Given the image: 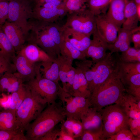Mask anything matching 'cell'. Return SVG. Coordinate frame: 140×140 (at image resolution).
<instances>
[{"label":"cell","instance_id":"6da1fadb","mask_svg":"<svg viewBox=\"0 0 140 140\" xmlns=\"http://www.w3.org/2000/svg\"><path fill=\"white\" fill-rule=\"evenodd\" d=\"M29 23L27 39L35 43L49 58L57 59L60 54V47L63 39V25L33 18Z\"/></svg>","mask_w":140,"mask_h":140},{"label":"cell","instance_id":"7a4b0ae2","mask_svg":"<svg viewBox=\"0 0 140 140\" xmlns=\"http://www.w3.org/2000/svg\"><path fill=\"white\" fill-rule=\"evenodd\" d=\"M126 92L117 68L91 94L88 99L90 107L99 111L106 106L121 103Z\"/></svg>","mask_w":140,"mask_h":140},{"label":"cell","instance_id":"3957f363","mask_svg":"<svg viewBox=\"0 0 140 140\" xmlns=\"http://www.w3.org/2000/svg\"><path fill=\"white\" fill-rule=\"evenodd\" d=\"M66 118L60 100L48 104L32 122L27 127L25 137L27 140H38L39 138Z\"/></svg>","mask_w":140,"mask_h":140},{"label":"cell","instance_id":"277c9868","mask_svg":"<svg viewBox=\"0 0 140 140\" xmlns=\"http://www.w3.org/2000/svg\"><path fill=\"white\" fill-rule=\"evenodd\" d=\"M119 57L109 52L104 59L96 62L86 59L76 63L85 76L91 94L117 69Z\"/></svg>","mask_w":140,"mask_h":140},{"label":"cell","instance_id":"5b68a950","mask_svg":"<svg viewBox=\"0 0 140 140\" xmlns=\"http://www.w3.org/2000/svg\"><path fill=\"white\" fill-rule=\"evenodd\" d=\"M25 84L26 86V96L16 112L18 128L23 131L25 130L30 122L37 117L48 104Z\"/></svg>","mask_w":140,"mask_h":140},{"label":"cell","instance_id":"8992f818","mask_svg":"<svg viewBox=\"0 0 140 140\" xmlns=\"http://www.w3.org/2000/svg\"><path fill=\"white\" fill-rule=\"evenodd\" d=\"M99 111L101 115L103 131L106 140L122 130L129 129V117L119 104L111 105Z\"/></svg>","mask_w":140,"mask_h":140},{"label":"cell","instance_id":"52a82bcc","mask_svg":"<svg viewBox=\"0 0 140 140\" xmlns=\"http://www.w3.org/2000/svg\"><path fill=\"white\" fill-rule=\"evenodd\" d=\"M7 20L16 24L28 37L29 21L33 17L32 6L30 0H12L9 2Z\"/></svg>","mask_w":140,"mask_h":140},{"label":"cell","instance_id":"ba28073f","mask_svg":"<svg viewBox=\"0 0 140 140\" xmlns=\"http://www.w3.org/2000/svg\"><path fill=\"white\" fill-rule=\"evenodd\" d=\"M58 96L62 103L66 118L81 121L83 115L91 106L87 98L73 96L64 91L60 86Z\"/></svg>","mask_w":140,"mask_h":140},{"label":"cell","instance_id":"9c48e42d","mask_svg":"<svg viewBox=\"0 0 140 140\" xmlns=\"http://www.w3.org/2000/svg\"><path fill=\"white\" fill-rule=\"evenodd\" d=\"M35 77L24 83L35 93L46 101L47 104L55 101L58 97L60 85L58 83L43 77L37 65Z\"/></svg>","mask_w":140,"mask_h":140},{"label":"cell","instance_id":"30bf717a","mask_svg":"<svg viewBox=\"0 0 140 140\" xmlns=\"http://www.w3.org/2000/svg\"><path fill=\"white\" fill-rule=\"evenodd\" d=\"M64 27L91 36L96 29L95 16L87 8L68 14Z\"/></svg>","mask_w":140,"mask_h":140},{"label":"cell","instance_id":"8fae6325","mask_svg":"<svg viewBox=\"0 0 140 140\" xmlns=\"http://www.w3.org/2000/svg\"><path fill=\"white\" fill-rule=\"evenodd\" d=\"M57 59L59 65V80L62 83V89L72 95L75 70L72 65L73 60L60 54L58 55Z\"/></svg>","mask_w":140,"mask_h":140},{"label":"cell","instance_id":"7c38bea8","mask_svg":"<svg viewBox=\"0 0 140 140\" xmlns=\"http://www.w3.org/2000/svg\"><path fill=\"white\" fill-rule=\"evenodd\" d=\"M95 18L98 34L108 44H113L117 38L119 29L106 13L95 16Z\"/></svg>","mask_w":140,"mask_h":140},{"label":"cell","instance_id":"4fadbf2b","mask_svg":"<svg viewBox=\"0 0 140 140\" xmlns=\"http://www.w3.org/2000/svg\"><path fill=\"white\" fill-rule=\"evenodd\" d=\"M1 28L13 47L16 53L19 52L27 41V37L22 29L13 22L6 20Z\"/></svg>","mask_w":140,"mask_h":140},{"label":"cell","instance_id":"5bb4252c","mask_svg":"<svg viewBox=\"0 0 140 140\" xmlns=\"http://www.w3.org/2000/svg\"><path fill=\"white\" fill-rule=\"evenodd\" d=\"M92 35L93 39L85 55L86 57L91 58L93 62H96L106 56L108 44L99 35L96 29Z\"/></svg>","mask_w":140,"mask_h":140},{"label":"cell","instance_id":"9a60e30c","mask_svg":"<svg viewBox=\"0 0 140 140\" xmlns=\"http://www.w3.org/2000/svg\"><path fill=\"white\" fill-rule=\"evenodd\" d=\"M16 54L12 62L23 83L34 79L36 74V65L30 62L20 53Z\"/></svg>","mask_w":140,"mask_h":140},{"label":"cell","instance_id":"2e32d148","mask_svg":"<svg viewBox=\"0 0 140 140\" xmlns=\"http://www.w3.org/2000/svg\"><path fill=\"white\" fill-rule=\"evenodd\" d=\"M32 10L33 18L51 23H59L60 21L68 14L63 3L57 7L37 8L32 9Z\"/></svg>","mask_w":140,"mask_h":140},{"label":"cell","instance_id":"e0dca14e","mask_svg":"<svg viewBox=\"0 0 140 140\" xmlns=\"http://www.w3.org/2000/svg\"><path fill=\"white\" fill-rule=\"evenodd\" d=\"M63 26L64 38L85 55L90 43V36L72 29Z\"/></svg>","mask_w":140,"mask_h":140},{"label":"cell","instance_id":"ac0fdd59","mask_svg":"<svg viewBox=\"0 0 140 140\" xmlns=\"http://www.w3.org/2000/svg\"><path fill=\"white\" fill-rule=\"evenodd\" d=\"M140 31V26L131 30L123 28L118 29V36L116 39L113 44H108V50L110 54L122 52L127 50L130 47L131 41V37L133 33Z\"/></svg>","mask_w":140,"mask_h":140},{"label":"cell","instance_id":"d6986e66","mask_svg":"<svg viewBox=\"0 0 140 140\" xmlns=\"http://www.w3.org/2000/svg\"><path fill=\"white\" fill-rule=\"evenodd\" d=\"M26 41L27 43L25 44L18 52L23 55L30 62L35 64L50 58L34 41L29 39Z\"/></svg>","mask_w":140,"mask_h":140},{"label":"cell","instance_id":"ffe728a7","mask_svg":"<svg viewBox=\"0 0 140 140\" xmlns=\"http://www.w3.org/2000/svg\"><path fill=\"white\" fill-rule=\"evenodd\" d=\"M81 121L83 130H99L103 129L101 115L94 108H89L82 116Z\"/></svg>","mask_w":140,"mask_h":140},{"label":"cell","instance_id":"44dd1931","mask_svg":"<svg viewBox=\"0 0 140 140\" xmlns=\"http://www.w3.org/2000/svg\"><path fill=\"white\" fill-rule=\"evenodd\" d=\"M127 0H112L106 14L119 29L125 20L124 10Z\"/></svg>","mask_w":140,"mask_h":140},{"label":"cell","instance_id":"7402d4cb","mask_svg":"<svg viewBox=\"0 0 140 140\" xmlns=\"http://www.w3.org/2000/svg\"><path fill=\"white\" fill-rule=\"evenodd\" d=\"M23 83L17 72H7L0 76V94L4 92L12 93L17 90Z\"/></svg>","mask_w":140,"mask_h":140},{"label":"cell","instance_id":"603a6c76","mask_svg":"<svg viewBox=\"0 0 140 140\" xmlns=\"http://www.w3.org/2000/svg\"><path fill=\"white\" fill-rule=\"evenodd\" d=\"M91 94L85 76L78 66L75 68L72 95L88 98Z\"/></svg>","mask_w":140,"mask_h":140},{"label":"cell","instance_id":"cb8c5ba5","mask_svg":"<svg viewBox=\"0 0 140 140\" xmlns=\"http://www.w3.org/2000/svg\"><path fill=\"white\" fill-rule=\"evenodd\" d=\"M37 65L40 73L43 77L58 83L59 81V67L57 59L50 58L40 62Z\"/></svg>","mask_w":140,"mask_h":140},{"label":"cell","instance_id":"d4e9b609","mask_svg":"<svg viewBox=\"0 0 140 140\" xmlns=\"http://www.w3.org/2000/svg\"><path fill=\"white\" fill-rule=\"evenodd\" d=\"M129 118H140V99L125 92L119 104Z\"/></svg>","mask_w":140,"mask_h":140},{"label":"cell","instance_id":"484cf974","mask_svg":"<svg viewBox=\"0 0 140 140\" xmlns=\"http://www.w3.org/2000/svg\"><path fill=\"white\" fill-rule=\"evenodd\" d=\"M137 6L134 0H127L124 10L125 20L122 28L131 30L137 27L139 20L136 12Z\"/></svg>","mask_w":140,"mask_h":140},{"label":"cell","instance_id":"4316f807","mask_svg":"<svg viewBox=\"0 0 140 140\" xmlns=\"http://www.w3.org/2000/svg\"><path fill=\"white\" fill-rule=\"evenodd\" d=\"M60 123V129L76 140H79L83 131L81 121L72 118H66V120Z\"/></svg>","mask_w":140,"mask_h":140},{"label":"cell","instance_id":"83f0119b","mask_svg":"<svg viewBox=\"0 0 140 140\" xmlns=\"http://www.w3.org/2000/svg\"><path fill=\"white\" fill-rule=\"evenodd\" d=\"M0 130L21 131L18 128L15 112L10 109L0 111Z\"/></svg>","mask_w":140,"mask_h":140},{"label":"cell","instance_id":"f1b7e54d","mask_svg":"<svg viewBox=\"0 0 140 140\" xmlns=\"http://www.w3.org/2000/svg\"><path fill=\"white\" fill-rule=\"evenodd\" d=\"M117 71L126 92L130 93L140 89V73H127Z\"/></svg>","mask_w":140,"mask_h":140},{"label":"cell","instance_id":"f546056e","mask_svg":"<svg viewBox=\"0 0 140 140\" xmlns=\"http://www.w3.org/2000/svg\"><path fill=\"white\" fill-rule=\"evenodd\" d=\"M60 54L62 57L72 60L77 59L80 61L86 59L85 55L72 45L63 37L60 47Z\"/></svg>","mask_w":140,"mask_h":140},{"label":"cell","instance_id":"4dcf8cb0","mask_svg":"<svg viewBox=\"0 0 140 140\" xmlns=\"http://www.w3.org/2000/svg\"><path fill=\"white\" fill-rule=\"evenodd\" d=\"M16 54L14 48L0 27V55L12 62Z\"/></svg>","mask_w":140,"mask_h":140},{"label":"cell","instance_id":"1f68e13d","mask_svg":"<svg viewBox=\"0 0 140 140\" xmlns=\"http://www.w3.org/2000/svg\"><path fill=\"white\" fill-rule=\"evenodd\" d=\"M112 0H86L87 8L94 16L106 14Z\"/></svg>","mask_w":140,"mask_h":140},{"label":"cell","instance_id":"d6a6232c","mask_svg":"<svg viewBox=\"0 0 140 140\" xmlns=\"http://www.w3.org/2000/svg\"><path fill=\"white\" fill-rule=\"evenodd\" d=\"M26 94V86L24 83H22L19 89L12 93L10 108L14 111H16L24 99Z\"/></svg>","mask_w":140,"mask_h":140},{"label":"cell","instance_id":"836d02e7","mask_svg":"<svg viewBox=\"0 0 140 140\" xmlns=\"http://www.w3.org/2000/svg\"><path fill=\"white\" fill-rule=\"evenodd\" d=\"M119 61L124 62H140V48L130 47L119 55Z\"/></svg>","mask_w":140,"mask_h":140},{"label":"cell","instance_id":"e575fe53","mask_svg":"<svg viewBox=\"0 0 140 140\" xmlns=\"http://www.w3.org/2000/svg\"><path fill=\"white\" fill-rule=\"evenodd\" d=\"M63 4L68 14L87 8L86 0H64Z\"/></svg>","mask_w":140,"mask_h":140},{"label":"cell","instance_id":"d590c367","mask_svg":"<svg viewBox=\"0 0 140 140\" xmlns=\"http://www.w3.org/2000/svg\"><path fill=\"white\" fill-rule=\"evenodd\" d=\"M118 71L120 72L132 74L140 73V62H124L119 61L117 64Z\"/></svg>","mask_w":140,"mask_h":140},{"label":"cell","instance_id":"8d00e7d4","mask_svg":"<svg viewBox=\"0 0 140 140\" xmlns=\"http://www.w3.org/2000/svg\"><path fill=\"white\" fill-rule=\"evenodd\" d=\"M0 140H27L23 131L0 130Z\"/></svg>","mask_w":140,"mask_h":140},{"label":"cell","instance_id":"74e56055","mask_svg":"<svg viewBox=\"0 0 140 140\" xmlns=\"http://www.w3.org/2000/svg\"><path fill=\"white\" fill-rule=\"evenodd\" d=\"M81 140H105L103 129L99 130H83L79 139Z\"/></svg>","mask_w":140,"mask_h":140},{"label":"cell","instance_id":"f35d334b","mask_svg":"<svg viewBox=\"0 0 140 140\" xmlns=\"http://www.w3.org/2000/svg\"><path fill=\"white\" fill-rule=\"evenodd\" d=\"M107 140H140V136L133 135L129 129L122 130L115 135L111 136Z\"/></svg>","mask_w":140,"mask_h":140},{"label":"cell","instance_id":"ab89813d","mask_svg":"<svg viewBox=\"0 0 140 140\" xmlns=\"http://www.w3.org/2000/svg\"><path fill=\"white\" fill-rule=\"evenodd\" d=\"M16 72L13 63L4 57L0 55V76L6 72Z\"/></svg>","mask_w":140,"mask_h":140},{"label":"cell","instance_id":"60d3db41","mask_svg":"<svg viewBox=\"0 0 140 140\" xmlns=\"http://www.w3.org/2000/svg\"><path fill=\"white\" fill-rule=\"evenodd\" d=\"M9 2L0 0V26L7 20L9 11Z\"/></svg>","mask_w":140,"mask_h":140},{"label":"cell","instance_id":"b9f144b4","mask_svg":"<svg viewBox=\"0 0 140 140\" xmlns=\"http://www.w3.org/2000/svg\"><path fill=\"white\" fill-rule=\"evenodd\" d=\"M128 125L130 130L134 135L140 136V118L133 119L129 118Z\"/></svg>","mask_w":140,"mask_h":140},{"label":"cell","instance_id":"7bdbcfd3","mask_svg":"<svg viewBox=\"0 0 140 140\" xmlns=\"http://www.w3.org/2000/svg\"><path fill=\"white\" fill-rule=\"evenodd\" d=\"M60 129L57 125L39 138L38 140H56L59 135Z\"/></svg>","mask_w":140,"mask_h":140},{"label":"cell","instance_id":"ee69618b","mask_svg":"<svg viewBox=\"0 0 140 140\" xmlns=\"http://www.w3.org/2000/svg\"><path fill=\"white\" fill-rule=\"evenodd\" d=\"M131 41L134 44V47L136 49L140 48V31L133 33L131 37Z\"/></svg>","mask_w":140,"mask_h":140},{"label":"cell","instance_id":"f6af8a7d","mask_svg":"<svg viewBox=\"0 0 140 140\" xmlns=\"http://www.w3.org/2000/svg\"><path fill=\"white\" fill-rule=\"evenodd\" d=\"M56 140H76L68 133L60 128L59 135Z\"/></svg>","mask_w":140,"mask_h":140},{"label":"cell","instance_id":"bcb514c9","mask_svg":"<svg viewBox=\"0 0 140 140\" xmlns=\"http://www.w3.org/2000/svg\"><path fill=\"white\" fill-rule=\"evenodd\" d=\"M32 6L42 4L44 3L51 2L58 0H30Z\"/></svg>","mask_w":140,"mask_h":140},{"label":"cell","instance_id":"7dc6e473","mask_svg":"<svg viewBox=\"0 0 140 140\" xmlns=\"http://www.w3.org/2000/svg\"><path fill=\"white\" fill-rule=\"evenodd\" d=\"M136 12L139 19L140 20V5H136Z\"/></svg>","mask_w":140,"mask_h":140},{"label":"cell","instance_id":"c3c4849f","mask_svg":"<svg viewBox=\"0 0 140 140\" xmlns=\"http://www.w3.org/2000/svg\"><path fill=\"white\" fill-rule=\"evenodd\" d=\"M136 5H140V0H134Z\"/></svg>","mask_w":140,"mask_h":140},{"label":"cell","instance_id":"681fc988","mask_svg":"<svg viewBox=\"0 0 140 140\" xmlns=\"http://www.w3.org/2000/svg\"><path fill=\"white\" fill-rule=\"evenodd\" d=\"M5 0L6 1L8 2H9V1L12 0Z\"/></svg>","mask_w":140,"mask_h":140},{"label":"cell","instance_id":"f907efd6","mask_svg":"<svg viewBox=\"0 0 140 140\" xmlns=\"http://www.w3.org/2000/svg\"><path fill=\"white\" fill-rule=\"evenodd\" d=\"M2 110V108H1V107L0 106V111Z\"/></svg>","mask_w":140,"mask_h":140},{"label":"cell","instance_id":"816d5d0a","mask_svg":"<svg viewBox=\"0 0 140 140\" xmlns=\"http://www.w3.org/2000/svg\"><path fill=\"white\" fill-rule=\"evenodd\" d=\"M0 27H1V26H0Z\"/></svg>","mask_w":140,"mask_h":140}]
</instances>
